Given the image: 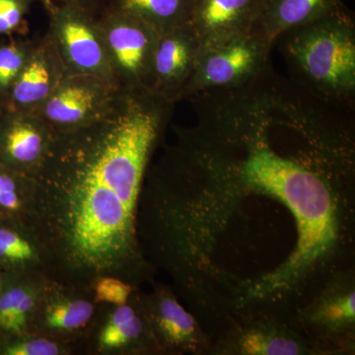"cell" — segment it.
<instances>
[{"mask_svg":"<svg viewBox=\"0 0 355 355\" xmlns=\"http://www.w3.org/2000/svg\"><path fill=\"white\" fill-rule=\"evenodd\" d=\"M49 277L38 272H2L0 336L30 331Z\"/></svg>","mask_w":355,"mask_h":355,"instance_id":"16","label":"cell"},{"mask_svg":"<svg viewBox=\"0 0 355 355\" xmlns=\"http://www.w3.org/2000/svg\"><path fill=\"white\" fill-rule=\"evenodd\" d=\"M120 89L118 84L102 77L67 73L34 114L55 132L76 130L101 116Z\"/></svg>","mask_w":355,"mask_h":355,"instance_id":"8","label":"cell"},{"mask_svg":"<svg viewBox=\"0 0 355 355\" xmlns=\"http://www.w3.org/2000/svg\"><path fill=\"white\" fill-rule=\"evenodd\" d=\"M273 44L253 31L222 43L202 46L197 65L182 99L191 96L244 85L272 65Z\"/></svg>","mask_w":355,"mask_h":355,"instance_id":"4","label":"cell"},{"mask_svg":"<svg viewBox=\"0 0 355 355\" xmlns=\"http://www.w3.org/2000/svg\"><path fill=\"white\" fill-rule=\"evenodd\" d=\"M0 355H76L72 345L34 333L0 336Z\"/></svg>","mask_w":355,"mask_h":355,"instance_id":"22","label":"cell"},{"mask_svg":"<svg viewBox=\"0 0 355 355\" xmlns=\"http://www.w3.org/2000/svg\"><path fill=\"white\" fill-rule=\"evenodd\" d=\"M1 282H2V272L0 270V286H1Z\"/></svg>","mask_w":355,"mask_h":355,"instance_id":"27","label":"cell"},{"mask_svg":"<svg viewBox=\"0 0 355 355\" xmlns=\"http://www.w3.org/2000/svg\"><path fill=\"white\" fill-rule=\"evenodd\" d=\"M55 135L36 114L6 111L0 123V163L34 177L48 157Z\"/></svg>","mask_w":355,"mask_h":355,"instance_id":"13","label":"cell"},{"mask_svg":"<svg viewBox=\"0 0 355 355\" xmlns=\"http://www.w3.org/2000/svg\"><path fill=\"white\" fill-rule=\"evenodd\" d=\"M263 0H193L190 23L202 46H212L253 30Z\"/></svg>","mask_w":355,"mask_h":355,"instance_id":"15","label":"cell"},{"mask_svg":"<svg viewBox=\"0 0 355 355\" xmlns=\"http://www.w3.org/2000/svg\"><path fill=\"white\" fill-rule=\"evenodd\" d=\"M275 44L296 85L322 101L354 111L355 24L343 7L282 33Z\"/></svg>","mask_w":355,"mask_h":355,"instance_id":"2","label":"cell"},{"mask_svg":"<svg viewBox=\"0 0 355 355\" xmlns=\"http://www.w3.org/2000/svg\"><path fill=\"white\" fill-rule=\"evenodd\" d=\"M99 303L92 287L49 279L30 331L72 345L83 338Z\"/></svg>","mask_w":355,"mask_h":355,"instance_id":"9","label":"cell"},{"mask_svg":"<svg viewBox=\"0 0 355 355\" xmlns=\"http://www.w3.org/2000/svg\"><path fill=\"white\" fill-rule=\"evenodd\" d=\"M202 44L190 22L159 33L149 90L176 103L197 65Z\"/></svg>","mask_w":355,"mask_h":355,"instance_id":"12","label":"cell"},{"mask_svg":"<svg viewBox=\"0 0 355 355\" xmlns=\"http://www.w3.org/2000/svg\"><path fill=\"white\" fill-rule=\"evenodd\" d=\"M34 193V177L0 163V220L30 224Z\"/></svg>","mask_w":355,"mask_h":355,"instance_id":"19","label":"cell"},{"mask_svg":"<svg viewBox=\"0 0 355 355\" xmlns=\"http://www.w3.org/2000/svg\"><path fill=\"white\" fill-rule=\"evenodd\" d=\"M140 302L162 355L211 354L209 336L193 315L184 309L171 287L154 284L139 291Z\"/></svg>","mask_w":355,"mask_h":355,"instance_id":"10","label":"cell"},{"mask_svg":"<svg viewBox=\"0 0 355 355\" xmlns=\"http://www.w3.org/2000/svg\"><path fill=\"white\" fill-rule=\"evenodd\" d=\"M34 0H0V35L11 36L20 31Z\"/></svg>","mask_w":355,"mask_h":355,"instance_id":"24","label":"cell"},{"mask_svg":"<svg viewBox=\"0 0 355 355\" xmlns=\"http://www.w3.org/2000/svg\"><path fill=\"white\" fill-rule=\"evenodd\" d=\"M6 110L3 107L0 106V123H1L2 119H3L4 114H6Z\"/></svg>","mask_w":355,"mask_h":355,"instance_id":"26","label":"cell"},{"mask_svg":"<svg viewBox=\"0 0 355 355\" xmlns=\"http://www.w3.org/2000/svg\"><path fill=\"white\" fill-rule=\"evenodd\" d=\"M44 1H58L62 2V3H79L85 4L86 0H44Z\"/></svg>","mask_w":355,"mask_h":355,"instance_id":"25","label":"cell"},{"mask_svg":"<svg viewBox=\"0 0 355 355\" xmlns=\"http://www.w3.org/2000/svg\"><path fill=\"white\" fill-rule=\"evenodd\" d=\"M76 355H162L141 302L139 288L127 303H99L76 345Z\"/></svg>","mask_w":355,"mask_h":355,"instance_id":"5","label":"cell"},{"mask_svg":"<svg viewBox=\"0 0 355 355\" xmlns=\"http://www.w3.org/2000/svg\"><path fill=\"white\" fill-rule=\"evenodd\" d=\"M35 42L11 39L0 44V106L6 110L11 91L31 53Z\"/></svg>","mask_w":355,"mask_h":355,"instance_id":"21","label":"cell"},{"mask_svg":"<svg viewBox=\"0 0 355 355\" xmlns=\"http://www.w3.org/2000/svg\"><path fill=\"white\" fill-rule=\"evenodd\" d=\"M175 103L146 88H121L101 116L57 132L34 176L32 228L50 279L92 287L112 275L139 288L153 282L137 234L147 170Z\"/></svg>","mask_w":355,"mask_h":355,"instance_id":"1","label":"cell"},{"mask_svg":"<svg viewBox=\"0 0 355 355\" xmlns=\"http://www.w3.org/2000/svg\"><path fill=\"white\" fill-rule=\"evenodd\" d=\"M137 287L125 280L112 275L98 277L92 284L93 292L98 303L106 304H125Z\"/></svg>","mask_w":355,"mask_h":355,"instance_id":"23","label":"cell"},{"mask_svg":"<svg viewBox=\"0 0 355 355\" xmlns=\"http://www.w3.org/2000/svg\"><path fill=\"white\" fill-rule=\"evenodd\" d=\"M116 83L149 89L159 32L146 21L113 8L99 21Z\"/></svg>","mask_w":355,"mask_h":355,"instance_id":"7","label":"cell"},{"mask_svg":"<svg viewBox=\"0 0 355 355\" xmlns=\"http://www.w3.org/2000/svg\"><path fill=\"white\" fill-rule=\"evenodd\" d=\"M354 272H336L291 320L321 354L354 352Z\"/></svg>","mask_w":355,"mask_h":355,"instance_id":"3","label":"cell"},{"mask_svg":"<svg viewBox=\"0 0 355 355\" xmlns=\"http://www.w3.org/2000/svg\"><path fill=\"white\" fill-rule=\"evenodd\" d=\"M67 74L64 60L50 35L35 42L14 84L6 111L34 113L53 94Z\"/></svg>","mask_w":355,"mask_h":355,"instance_id":"14","label":"cell"},{"mask_svg":"<svg viewBox=\"0 0 355 355\" xmlns=\"http://www.w3.org/2000/svg\"><path fill=\"white\" fill-rule=\"evenodd\" d=\"M211 354L239 355L321 354L293 326L270 315L256 314L233 323L212 345Z\"/></svg>","mask_w":355,"mask_h":355,"instance_id":"11","label":"cell"},{"mask_svg":"<svg viewBox=\"0 0 355 355\" xmlns=\"http://www.w3.org/2000/svg\"><path fill=\"white\" fill-rule=\"evenodd\" d=\"M193 0H116L114 9L146 21L159 33L190 22Z\"/></svg>","mask_w":355,"mask_h":355,"instance_id":"20","label":"cell"},{"mask_svg":"<svg viewBox=\"0 0 355 355\" xmlns=\"http://www.w3.org/2000/svg\"><path fill=\"white\" fill-rule=\"evenodd\" d=\"M50 10L49 35L60 51L67 73L91 74L118 84L99 21L85 4L46 1Z\"/></svg>","mask_w":355,"mask_h":355,"instance_id":"6","label":"cell"},{"mask_svg":"<svg viewBox=\"0 0 355 355\" xmlns=\"http://www.w3.org/2000/svg\"><path fill=\"white\" fill-rule=\"evenodd\" d=\"M0 270L38 272L50 279V261L29 223L0 220Z\"/></svg>","mask_w":355,"mask_h":355,"instance_id":"18","label":"cell"},{"mask_svg":"<svg viewBox=\"0 0 355 355\" xmlns=\"http://www.w3.org/2000/svg\"><path fill=\"white\" fill-rule=\"evenodd\" d=\"M342 7L340 0H263L252 31L275 46L282 33L321 19Z\"/></svg>","mask_w":355,"mask_h":355,"instance_id":"17","label":"cell"}]
</instances>
